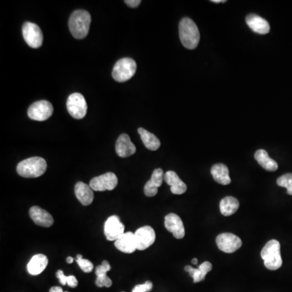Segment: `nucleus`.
I'll return each instance as SVG.
<instances>
[{
	"instance_id": "1",
	"label": "nucleus",
	"mask_w": 292,
	"mask_h": 292,
	"mask_svg": "<svg viewBox=\"0 0 292 292\" xmlns=\"http://www.w3.org/2000/svg\"><path fill=\"white\" fill-rule=\"evenodd\" d=\"M179 38L184 48L194 49L197 48L200 42V32L195 22L190 18L185 17L179 22Z\"/></svg>"
},
{
	"instance_id": "2",
	"label": "nucleus",
	"mask_w": 292,
	"mask_h": 292,
	"mask_svg": "<svg viewBox=\"0 0 292 292\" xmlns=\"http://www.w3.org/2000/svg\"><path fill=\"white\" fill-rule=\"evenodd\" d=\"M91 16L85 10H76L73 12L69 18V26L70 32L76 39L85 38L90 31Z\"/></svg>"
},
{
	"instance_id": "3",
	"label": "nucleus",
	"mask_w": 292,
	"mask_h": 292,
	"mask_svg": "<svg viewBox=\"0 0 292 292\" xmlns=\"http://www.w3.org/2000/svg\"><path fill=\"white\" fill-rule=\"evenodd\" d=\"M47 168L48 163L44 158L33 157L19 163L17 171L19 175L24 178H38L45 173Z\"/></svg>"
},
{
	"instance_id": "4",
	"label": "nucleus",
	"mask_w": 292,
	"mask_h": 292,
	"mask_svg": "<svg viewBox=\"0 0 292 292\" xmlns=\"http://www.w3.org/2000/svg\"><path fill=\"white\" fill-rule=\"evenodd\" d=\"M280 243L276 240H271L262 248L261 256L264 261L265 267L269 270H277L283 265L281 257Z\"/></svg>"
},
{
	"instance_id": "5",
	"label": "nucleus",
	"mask_w": 292,
	"mask_h": 292,
	"mask_svg": "<svg viewBox=\"0 0 292 292\" xmlns=\"http://www.w3.org/2000/svg\"><path fill=\"white\" fill-rule=\"evenodd\" d=\"M137 63L131 58H122L116 62L112 70V77L117 82L130 80L137 71Z\"/></svg>"
},
{
	"instance_id": "6",
	"label": "nucleus",
	"mask_w": 292,
	"mask_h": 292,
	"mask_svg": "<svg viewBox=\"0 0 292 292\" xmlns=\"http://www.w3.org/2000/svg\"><path fill=\"white\" fill-rule=\"evenodd\" d=\"M67 109L72 117L75 120H81L87 113V103L85 97L79 93L72 94L67 101Z\"/></svg>"
},
{
	"instance_id": "7",
	"label": "nucleus",
	"mask_w": 292,
	"mask_h": 292,
	"mask_svg": "<svg viewBox=\"0 0 292 292\" xmlns=\"http://www.w3.org/2000/svg\"><path fill=\"white\" fill-rule=\"evenodd\" d=\"M22 33L25 43L30 48L37 49L43 45V32L38 24L32 22H25L22 27Z\"/></svg>"
},
{
	"instance_id": "8",
	"label": "nucleus",
	"mask_w": 292,
	"mask_h": 292,
	"mask_svg": "<svg viewBox=\"0 0 292 292\" xmlns=\"http://www.w3.org/2000/svg\"><path fill=\"white\" fill-rule=\"evenodd\" d=\"M54 111L52 104L46 100L36 101L28 109V116L36 121H45L50 117Z\"/></svg>"
},
{
	"instance_id": "9",
	"label": "nucleus",
	"mask_w": 292,
	"mask_h": 292,
	"mask_svg": "<svg viewBox=\"0 0 292 292\" xmlns=\"http://www.w3.org/2000/svg\"><path fill=\"white\" fill-rule=\"evenodd\" d=\"M117 184H118V178L116 174L112 172H107L91 179L90 186L94 191H111L116 189Z\"/></svg>"
},
{
	"instance_id": "10",
	"label": "nucleus",
	"mask_w": 292,
	"mask_h": 292,
	"mask_svg": "<svg viewBox=\"0 0 292 292\" xmlns=\"http://www.w3.org/2000/svg\"><path fill=\"white\" fill-rule=\"evenodd\" d=\"M219 249L226 253H232L241 248L242 241L238 236L231 233L220 234L216 238Z\"/></svg>"
},
{
	"instance_id": "11",
	"label": "nucleus",
	"mask_w": 292,
	"mask_h": 292,
	"mask_svg": "<svg viewBox=\"0 0 292 292\" xmlns=\"http://www.w3.org/2000/svg\"><path fill=\"white\" fill-rule=\"evenodd\" d=\"M104 233L106 238L110 241H116L125 233L124 225L121 219L113 215L107 219L104 226Z\"/></svg>"
},
{
	"instance_id": "12",
	"label": "nucleus",
	"mask_w": 292,
	"mask_h": 292,
	"mask_svg": "<svg viewBox=\"0 0 292 292\" xmlns=\"http://www.w3.org/2000/svg\"><path fill=\"white\" fill-rule=\"evenodd\" d=\"M134 235L137 250L140 251H143L150 247L155 241V231L149 226H142L137 229Z\"/></svg>"
},
{
	"instance_id": "13",
	"label": "nucleus",
	"mask_w": 292,
	"mask_h": 292,
	"mask_svg": "<svg viewBox=\"0 0 292 292\" xmlns=\"http://www.w3.org/2000/svg\"><path fill=\"white\" fill-rule=\"evenodd\" d=\"M165 227L173 234L174 238L180 240L185 236L184 223L179 216L170 213L165 217Z\"/></svg>"
},
{
	"instance_id": "14",
	"label": "nucleus",
	"mask_w": 292,
	"mask_h": 292,
	"mask_svg": "<svg viewBox=\"0 0 292 292\" xmlns=\"http://www.w3.org/2000/svg\"><path fill=\"white\" fill-rule=\"evenodd\" d=\"M164 172L160 168L153 170L151 179L146 183L144 187V193L146 196L152 197L158 194V188L162 186L164 180Z\"/></svg>"
},
{
	"instance_id": "15",
	"label": "nucleus",
	"mask_w": 292,
	"mask_h": 292,
	"mask_svg": "<svg viewBox=\"0 0 292 292\" xmlns=\"http://www.w3.org/2000/svg\"><path fill=\"white\" fill-rule=\"evenodd\" d=\"M29 215L33 222L38 226L49 227L54 224V219L47 210L38 206H33L29 210Z\"/></svg>"
},
{
	"instance_id": "16",
	"label": "nucleus",
	"mask_w": 292,
	"mask_h": 292,
	"mask_svg": "<svg viewBox=\"0 0 292 292\" xmlns=\"http://www.w3.org/2000/svg\"><path fill=\"white\" fill-rule=\"evenodd\" d=\"M116 153L121 158H127L133 155L137 148L134 144L131 142L129 136L127 134H122L119 137L116 144Z\"/></svg>"
},
{
	"instance_id": "17",
	"label": "nucleus",
	"mask_w": 292,
	"mask_h": 292,
	"mask_svg": "<svg viewBox=\"0 0 292 292\" xmlns=\"http://www.w3.org/2000/svg\"><path fill=\"white\" fill-rule=\"evenodd\" d=\"M246 23L253 32L259 34H267L270 31V26L267 20L258 15H248L246 17Z\"/></svg>"
},
{
	"instance_id": "18",
	"label": "nucleus",
	"mask_w": 292,
	"mask_h": 292,
	"mask_svg": "<svg viewBox=\"0 0 292 292\" xmlns=\"http://www.w3.org/2000/svg\"><path fill=\"white\" fill-rule=\"evenodd\" d=\"M75 196L83 205H90L95 199L94 190L91 187L83 182H78L75 185Z\"/></svg>"
},
{
	"instance_id": "19",
	"label": "nucleus",
	"mask_w": 292,
	"mask_h": 292,
	"mask_svg": "<svg viewBox=\"0 0 292 292\" xmlns=\"http://www.w3.org/2000/svg\"><path fill=\"white\" fill-rule=\"evenodd\" d=\"M164 180L170 185V191L175 195H181L187 191V185L182 181L178 174L173 170H169L164 174Z\"/></svg>"
},
{
	"instance_id": "20",
	"label": "nucleus",
	"mask_w": 292,
	"mask_h": 292,
	"mask_svg": "<svg viewBox=\"0 0 292 292\" xmlns=\"http://www.w3.org/2000/svg\"><path fill=\"white\" fill-rule=\"evenodd\" d=\"M116 248L125 253H132L137 249L135 235L132 232H125L115 242Z\"/></svg>"
},
{
	"instance_id": "21",
	"label": "nucleus",
	"mask_w": 292,
	"mask_h": 292,
	"mask_svg": "<svg viewBox=\"0 0 292 292\" xmlns=\"http://www.w3.org/2000/svg\"><path fill=\"white\" fill-rule=\"evenodd\" d=\"M48 265V259L45 255L37 254L31 258L27 266V269L31 275H38L45 270Z\"/></svg>"
},
{
	"instance_id": "22",
	"label": "nucleus",
	"mask_w": 292,
	"mask_h": 292,
	"mask_svg": "<svg viewBox=\"0 0 292 292\" xmlns=\"http://www.w3.org/2000/svg\"><path fill=\"white\" fill-rule=\"evenodd\" d=\"M212 264L210 262H205L200 264L198 268H194L190 266H187L184 269L187 272H189L192 278H194V283H196L204 280L206 274L210 271L212 270Z\"/></svg>"
},
{
	"instance_id": "23",
	"label": "nucleus",
	"mask_w": 292,
	"mask_h": 292,
	"mask_svg": "<svg viewBox=\"0 0 292 292\" xmlns=\"http://www.w3.org/2000/svg\"><path fill=\"white\" fill-rule=\"evenodd\" d=\"M211 174L215 181L221 185H228L231 184V179L229 175V169L226 165L219 163L213 166Z\"/></svg>"
},
{
	"instance_id": "24",
	"label": "nucleus",
	"mask_w": 292,
	"mask_h": 292,
	"mask_svg": "<svg viewBox=\"0 0 292 292\" xmlns=\"http://www.w3.org/2000/svg\"><path fill=\"white\" fill-rule=\"evenodd\" d=\"M255 159L257 160V163H259L260 166L265 170L268 171H276L278 170V163L275 161L269 158L268 153L264 149H259L255 153Z\"/></svg>"
},
{
	"instance_id": "25",
	"label": "nucleus",
	"mask_w": 292,
	"mask_h": 292,
	"mask_svg": "<svg viewBox=\"0 0 292 292\" xmlns=\"http://www.w3.org/2000/svg\"><path fill=\"white\" fill-rule=\"evenodd\" d=\"M219 207H220L221 215L228 217L234 215L238 210L240 208V202L233 196H226L221 200Z\"/></svg>"
},
{
	"instance_id": "26",
	"label": "nucleus",
	"mask_w": 292,
	"mask_h": 292,
	"mask_svg": "<svg viewBox=\"0 0 292 292\" xmlns=\"http://www.w3.org/2000/svg\"><path fill=\"white\" fill-rule=\"evenodd\" d=\"M138 132H139L140 136L142 137V142L146 148L149 150H158L160 147L161 142L155 135H153V133H151L142 127L138 128Z\"/></svg>"
},
{
	"instance_id": "27",
	"label": "nucleus",
	"mask_w": 292,
	"mask_h": 292,
	"mask_svg": "<svg viewBox=\"0 0 292 292\" xmlns=\"http://www.w3.org/2000/svg\"><path fill=\"white\" fill-rule=\"evenodd\" d=\"M277 184L278 186L286 188L288 194L292 195V173H288L279 177L277 179Z\"/></svg>"
},
{
	"instance_id": "28",
	"label": "nucleus",
	"mask_w": 292,
	"mask_h": 292,
	"mask_svg": "<svg viewBox=\"0 0 292 292\" xmlns=\"http://www.w3.org/2000/svg\"><path fill=\"white\" fill-rule=\"evenodd\" d=\"M96 285L98 288H111V285H112V281H111V278H109L108 276L106 275H101L98 276L97 277V279H96Z\"/></svg>"
},
{
	"instance_id": "29",
	"label": "nucleus",
	"mask_w": 292,
	"mask_h": 292,
	"mask_svg": "<svg viewBox=\"0 0 292 292\" xmlns=\"http://www.w3.org/2000/svg\"><path fill=\"white\" fill-rule=\"evenodd\" d=\"M76 262L85 273H90L94 269V265L89 260L83 258V259L76 260Z\"/></svg>"
},
{
	"instance_id": "30",
	"label": "nucleus",
	"mask_w": 292,
	"mask_h": 292,
	"mask_svg": "<svg viewBox=\"0 0 292 292\" xmlns=\"http://www.w3.org/2000/svg\"><path fill=\"white\" fill-rule=\"evenodd\" d=\"M110 270H111V266L109 264V262L107 261H103L101 266H98L96 268L95 273L97 277H98V276L106 275L107 272Z\"/></svg>"
},
{
	"instance_id": "31",
	"label": "nucleus",
	"mask_w": 292,
	"mask_h": 292,
	"mask_svg": "<svg viewBox=\"0 0 292 292\" xmlns=\"http://www.w3.org/2000/svg\"><path fill=\"white\" fill-rule=\"evenodd\" d=\"M153 288V283L150 281H147L144 284H139L133 288L132 292H148Z\"/></svg>"
},
{
	"instance_id": "32",
	"label": "nucleus",
	"mask_w": 292,
	"mask_h": 292,
	"mask_svg": "<svg viewBox=\"0 0 292 292\" xmlns=\"http://www.w3.org/2000/svg\"><path fill=\"white\" fill-rule=\"evenodd\" d=\"M57 278H59V283L62 285H66L68 283V276L64 275V273L62 270H58L56 273Z\"/></svg>"
},
{
	"instance_id": "33",
	"label": "nucleus",
	"mask_w": 292,
	"mask_h": 292,
	"mask_svg": "<svg viewBox=\"0 0 292 292\" xmlns=\"http://www.w3.org/2000/svg\"><path fill=\"white\" fill-rule=\"evenodd\" d=\"M67 284H68L70 288H76L78 285L77 279H76L75 276H68V283H67Z\"/></svg>"
},
{
	"instance_id": "34",
	"label": "nucleus",
	"mask_w": 292,
	"mask_h": 292,
	"mask_svg": "<svg viewBox=\"0 0 292 292\" xmlns=\"http://www.w3.org/2000/svg\"><path fill=\"white\" fill-rule=\"evenodd\" d=\"M124 2L130 7H137L141 4L142 1L141 0H126Z\"/></svg>"
},
{
	"instance_id": "35",
	"label": "nucleus",
	"mask_w": 292,
	"mask_h": 292,
	"mask_svg": "<svg viewBox=\"0 0 292 292\" xmlns=\"http://www.w3.org/2000/svg\"><path fill=\"white\" fill-rule=\"evenodd\" d=\"M49 292H64V291L59 287H53V288H50Z\"/></svg>"
},
{
	"instance_id": "36",
	"label": "nucleus",
	"mask_w": 292,
	"mask_h": 292,
	"mask_svg": "<svg viewBox=\"0 0 292 292\" xmlns=\"http://www.w3.org/2000/svg\"><path fill=\"white\" fill-rule=\"evenodd\" d=\"M66 261L67 262L69 263V264H72V263H73V262H74V259H73V257H68V258H67Z\"/></svg>"
},
{
	"instance_id": "37",
	"label": "nucleus",
	"mask_w": 292,
	"mask_h": 292,
	"mask_svg": "<svg viewBox=\"0 0 292 292\" xmlns=\"http://www.w3.org/2000/svg\"><path fill=\"white\" fill-rule=\"evenodd\" d=\"M213 2L215 3H219V2H226V0H212Z\"/></svg>"
},
{
	"instance_id": "38",
	"label": "nucleus",
	"mask_w": 292,
	"mask_h": 292,
	"mask_svg": "<svg viewBox=\"0 0 292 292\" xmlns=\"http://www.w3.org/2000/svg\"><path fill=\"white\" fill-rule=\"evenodd\" d=\"M192 262H193V264L197 265L198 260L196 259V258H194V259H193V261H192Z\"/></svg>"
},
{
	"instance_id": "39",
	"label": "nucleus",
	"mask_w": 292,
	"mask_h": 292,
	"mask_svg": "<svg viewBox=\"0 0 292 292\" xmlns=\"http://www.w3.org/2000/svg\"><path fill=\"white\" fill-rule=\"evenodd\" d=\"M76 257H77V259L76 260L83 259L82 255L78 254L77 256H76Z\"/></svg>"
},
{
	"instance_id": "40",
	"label": "nucleus",
	"mask_w": 292,
	"mask_h": 292,
	"mask_svg": "<svg viewBox=\"0 0 292 292\" xmlns=\"http://www.w3.org/2000/svg\"></svg>"
},
{
	"instance_id": "41",
	"label": "nucleus",
	"mask_w": 292,
	"mask_h": 292,
	"mask_svg": "<svg viewBox=\"0 0 292 292\" xmlns=\"http://www.w3.org/2000/svg\"></svg>"
}]
</instances>
